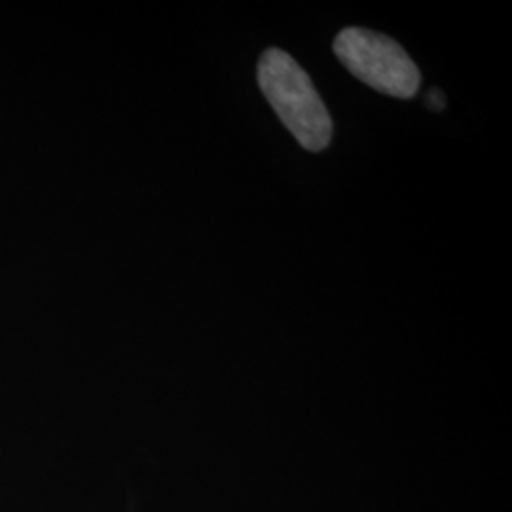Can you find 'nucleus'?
Wrapping results in <instances>:
<instances>
[{"label": "nucleus", "instance_id": "f257e3e1", "mask_svg": "<svg viewBox=\"0 0 512 512\" xmlns=\"http://www.w3.org/2000/svg\"><path fill=\"white\" fill-rule=\"evenodd\" d=\"M258 86L294 139L310 152L332 141V118L308 73L293 55L270 48L258 63Z\"/></svg>", "mask_w": 512, "mask_h": 512}, {"label": "nucleus", "instance_id": "7ed1b4c3", "mask_svg": "<svg viewBox=\"0 0 512 512\" xmlns=\"http://www.w3.org/2000/svg\"><path fill=\"white\" fill-rule=\"evenodd\" d=\"M427 107H431L433 110L444 109L446 107V97H444V93H440L439 90H433V92L429 93V97H427Z\"/></svg>", "mask_w": 512, "mask_h": 512}, {"label": "nucleus", "instance_id": "f03ea898", "mask_svg": "<svg viewBox=\"0 0 512 512\" xmlns=\"http://www.w3.org/2000/svg\"><path fill=\"white\" fill-rule=\"evenodd\" d=\"M334 54L363 84L395 99H412L421 74L403 46L382 33L348 27L334 40Z\"/></svg>", "mask_w": 512, "mask_h": 512}]
</instances>
